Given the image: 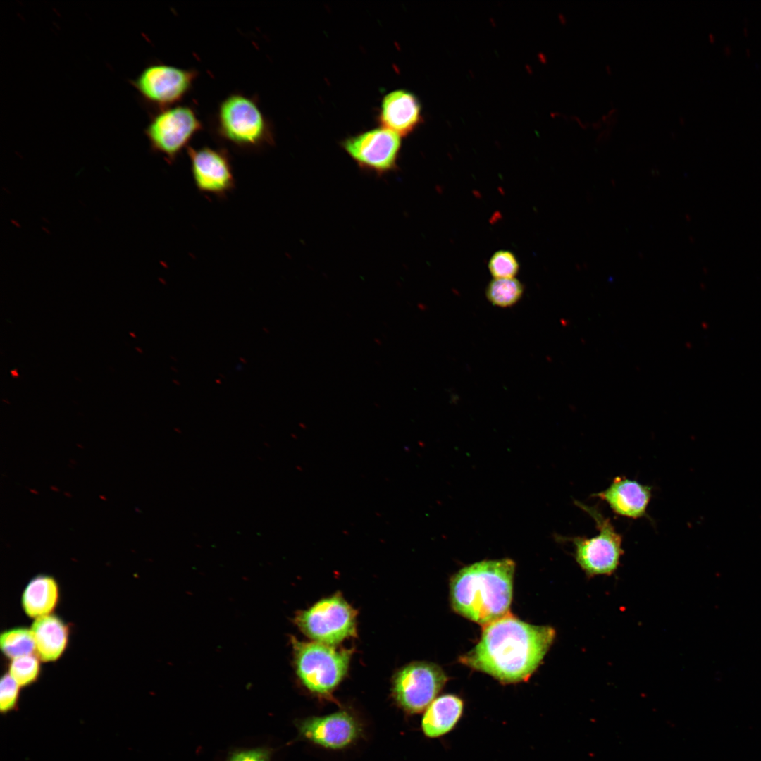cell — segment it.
<instances>
[{"label": "cell", "instance_id": "1", "mask_svg": "<svg viewBox=\"0 0 761 761\" xmlns=\"http://www.w3.org/2000/svg\"><path fill=\"white\" fill-rule=\"evenodd\" d=\"M556 636L554 628L523 621L509 612L483 626L478 642L459 662L502 683L527 681Z\"/></svg>", "mask_w": 761, "mask_h": 761}, {"label": "cell", "instance_id": "2", "mask_svg": "<svg viewBox=\"0 0 761 761\" xmlns=\"http://www.w3.org/2000/svg\"><path fill=\"white\" fill-rule=\"evenodd\" d=\"M515 564L510 559L483 560L466 566L450 580L453 610L485 626L508 614Z\"/></svg>", "mask_w": 761, "mask_h": 761}, {"label": "cell", "instance_id": "3", "mask_svg": "<svg viewBox=\"0 0 761 761\" xmlns=\"http://www.w3.org/2000/svg\"><path fill=\"white\" fill-rule=\"evenodd\" d=\"M212 129L218 140L242 151H259L275 142L273 125L258 99L239 92L220 101Z\"/></svg>", "mask_w": 761, "mask_h": 761}, {"label": "cell", "instance_id": "4", "mask_svg": "<svg viewBox=\"0 0 761 761\" xmlns=\"http://www.w3.org/2000/svg\"><path fill=\"white\" fill-rule=\"evenodd\" d=\"M291 643L296 674L303 686L316 695H330L347 675L353 650L295 637Z\"/></svg>", "mask_w": 761, "mask_h": 761}, {"label": "cell", "instance_id": "5", "mask_svg": "<svg viewBox=\"0 0 761 761\" xmlns=\"http://www.w3.org/2000/svg\"><path fill=\"white\" fill-rule=\"evenodd\" d=\"M575 503L594 519L598 529V533L592 538L576 536L570 538L574 545L575 560L589 579L600 575L610 576L617 569L624 554L622 536L598 506H589L580 502Z\"/></svg>", "mask_w": 761, "mask_h": 761}, {"label": "cell", "instance_id": "6", "mask_svg": "<svg viewBox=\"0 0 761 761\" xmlns=\"http://www.w3.org/2000/svg\"><path fill=\"white\" fill-rule=\"evenodd\" d=\"M202 129V123L193 107L177 104L156 111L144 132L153 152L162 155L172 164Z\"/></svg>", "mask_w": 761, "mask_h": 761}, {"label": "cell", "instance_id": "7", "mask_svg": "<svg viewBox=\"0 0 761 761\" xmlns=\"http://www.w3.org/2000/svg\"><path fill=\"white\" fill-rule=\"evenodd\" d=\"M356 618V610L336 593L299 611L294 621L300 631L314 641L335 646L355 636Z\"/></svg>", "mask_w": 761, "mask_h": 761}, {"label": "cell", "instance_id": "8", "mask_svg": "<svg viewBox=\"0 0 761 761\" xmlns=\"http://www.w3.org/2000/svg\"><path fill=\"white\" fill-rule=\"evenodd\" d=\"M197 75L193 68L154 63L131 82L142 99L157 111L178 104L191 91Z\"/></svg>", "mask_w": 761, "mask_h": 761}, {"label": "cell", "instance_id": "9", "mask_svg": "<svg viewBox=\"0 0 761 761\" xmlns=\"http://www.w3.org/2000/svg\"><path fill=\"white\" fill-rule=\"evenodd\" d=\"M448 678L438 665L414 662L397 671L392 680V695L406 712L416 714L425 710L436 698Z\"/></svg>", "mask_w": 761, "mask_h": 761}, {"label": "cell", "instance_id": "10", "mask_svg": "<svg viewBox=\"0 0 761 761\" xmlns=\"http://www.w3.org/2000/svg\"><path fill=\"white\" fill-rule=\"evenodd\" d=\"M340 146L361 170L383 175L397 169L402 137L380 127L347 137Z\"/></svg>", "mask_w": 761, "mask_h": 761}, {"label": "cell", "instance_id": "11", "mask_svg": "<svg viewBox=\"0 0 761 761\" xmlns=\"http://www.w3.org/2000/svg\"><path fill=\"white\" fill-rule=\"evenodd\" d=\"M186 150L192 180L199 192L224 199L235 188L231 159L225 148L190 146Z\"/></svg>", "mask_w": 761, "mask_h": 761}, {"label": "cell", "instance_id": "12", "mask_svg": "<svg viewBox=\"0 0 761 761\" xmlns=\"http://www.w3.org/2000/svg\"><path fill=\"white\" fill-rule=\"evenodd\" d=\"M297 727L303 738L329 749H342L352 743L361 733L356 718L346 711L300 720Z\"/></svg>", "mask_w": 761, "mask_h": 761}, {"label": "cell", "instance_id": "13", "mask_svg": "<svg viewBox=\"0 0 761 761\" xmlns=\"http://www.w3.org/2000/svg\"><path fill=\"white\" fill-rule=\"evenodd\" d=\"M421 120V103L412 92L396 89L383 97L377 116L380 127L402 137L411 134Z\"/></svg>", "mask_w": 761, "mask_h": 761}, {"label": "cell", "instance_id": "14", "mask_svg": "<svg viewBox=\"0 0 761 761\" xmlns=\"http://www.w3.org/2000/svg\"><path fill=\"white\" fill-rule=\"evenodd\" d=\"M592 497L605 501L617 515L637 519L647 516L652 488L636 480L617 476L605 490Z\"/></svg>", "mask_w": 761, "mask_h": 761}, {"label": "cell", "instance_id": "15", "mask_svg": "<svg viewBox=\"0 0 761 761\" xmlns=\"http://www.w3.org/2000/svg\"><path fill=\"white\" fill-rule=\"evenodd\" d=\"M31 630L35 643V654L41 661L59 659L68 643L69 629L58 616L49 614L35 619Z\"/></svg>", "mask_w": 761, "mask_h": 761}, {"label": "cell", "instance_id": "16", "mask_svg": "<svg viewBox=\"0 0 761 761\" xmlns=\"http://www.w3.org/2000/svg\"><path fill=\"white\" fill-rule=\"evenodd\" d=\"M464 710L463 700L452 694L436 698L426 709L421 727L428 738H438L452 731L460 719Z\"/></svg>", "mask_w": 761, "mask_h": 761}, {"label": "cell", "instance_id": "17", "mask_svg": "<svg viewBox=\"0 0 761 761\" xmlns=\"http://www.w3.org/2000/svg\"><path fill=\"white\" fill-rule=\"evenodd\" d=\"M59 599L56 579L49 575H37L25 588L22 606L25 613L35 619L51 614Z\"/></svg>", "mask_w": 761, "mask_h": 761}, {"label": "cell", "instance_id": "18", "mask_svg": "<svg viewBox=\"0 0 761 761\" xmlns=\"http://www.w3.org/2000/svg\"><path fill=\"white\" fill-rule=\"evenodd\" d=\"M0 646L3 654L11 660L35 654L32 631L26 627H16L2 632Z\"/></svg>", "mask_w": 761, "mask_h": 761}, {"label": "cell", "instance_id": "19", "mask_svg": "<svg viewBox=\"0 0 761 761\" xmlns=\"http://www.w3.org/2000/svg\"><path fill=\"white\" fill-rule=\"evenodd\" d=\"M524 290L523 284L516 278H493L486 287L485 296L495 306L509 307L520 300Z\"/></svg>", "mask_w": 761, "mask_h": 761}, {"label": "cell", "instance_id": "20", "mask_svg": "<svg viewBox=\"0 0 761 761\" xmlns=\"http://www.w3.org/2000/svg\"><path fill=\"white\" fill-rule=\"evenodd\" d=\"M40 659L36 654L22 656L11 660L8 674L20 686H26L35 682L40 672Z\"/></svg>", "mask_w": 761, "mask_h": 761}, {"label": "cell", "instance_id": "21", "mask_svg": "<svg viewBox=\"0 0 761 761\" xmlns=\"http://www.w3.org/2000/svg\"><path fill=\"white\" fill-rule=\"evenodd\" d=\"M488 269L494 278H512L519 271V262L511 251L495 252L488 261Z\"/></svg>", "mask_w": 761, "mask_h": 761}, {"label": "cell", "instance_id": "22", "mask_svg": "<svg viewBox=\"0 0 761 761\" xmlns=\"http://www.w3.org/2000/svg\"><path fill=\"white\" fill-rule=\"evenodd\" d=\"M20 686L8 674H4L0 683V709L3 712L13 709L17 704Z\"/></svg>", "mask_w": 761, "mask_h": 761}, {"label": "cell", "instance_id": "23", "mask_svg": "<svg viewBox=\"0 0 761 761\" xmlns=\"http://www.w3.org/2000/svg\"><path fill=\"white\" fill-rule=\"evenodd\" d=\"M271 750L266 747L237 749L225 761H271Z\"/></svg>", "mask_w": 761, "mask_h": 761}, {"label": "cell", "instance_id": "24", "mask_svg": "<svg viewBox=\"0 0 761 761\" xmlns=\"http://www.w3.org/2000/svg\"><path fill=\"white\" fill-rule=\"evenodd\" d=\"M611 131H612V128H610V127H608L607 128L604 129L603 130H602L601 132L598 136V139H597L598 141L600 142V141L605 140L606 139H607L609 137V136L610 135V134H611Z\"/></svg>", "mask_w": 761, "mask_h": 761}, {"label": "cell", "instance_id": "25", "mask_svg": "<svg viewBox=\"0 0 761 761\" xmlns=\"http://www.w3.org/2000/svg\"><path fill=\"white\" fill-rule=\"evenodd\" d=\"M602 125V121L601 120H596L591 123V126L594 129H599Z\"/></svg>", "mask_w": 761, "mask_h": 761}, {"label": "cell", "instance_id": "26", "mask_svg": "<svg viewBox=\"0 0 761 761\" xmlns=\"http://www.w3.org/2000/svg\"><path fill=\"white\" fill-rule=\"evenodd\" d=\"M605 69H606V71H607V73L608 74H611V73H612V68H611V67H610V65H606V66H605Z\"/></svg>", "mask_w": 761, "mask_h": 761}]
</instances>
